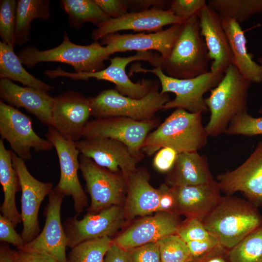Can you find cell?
<instances>
[{"label": "cell", "mask_w": 262, "mask_h": 262, "mask_svg": "<svg viewBox=\"0 0 262 262\" xmlns=\"http://www.w3.org/2000/svg\"><path fill=\"white\" fill-rule=\"evenodd\" d=\"M126 251L129 262H162L157 242L148 243Z\"/></svg>", "instance_id": "obj_40"}, {"label": "cell", "mask_w": 262, "mask_h": 262, "mask_svg": "<svg viewBox=\"0 0 262 262\" xmlns=\"http://www.w3.org/2000/svg\"><path fill=\"white\" fill-rule=\"evenodd\" d=\"M15 253L19 262H57L49 255L41 252L17 249Z\"/></svg>", "instance_id": "obj_46"}, {"label": "cell", "mask_w": 262, "mask_h": 262, "mask_svg": "<svg viewBox=\"0 0 262 262\" xmlns=\"http://www.w3.org/2000/svg\"><path fill=\"white\" fill-rule=\"evenodd\" d=\"M130 7L136 9H148L149 7L163 8L169 5L170 1L163 0H128Z\"/></svg>", "instance_id": "obj_49"}, {"label": "cell", "mask_w": 262, "mask_h": 262, "mask_svg": "<svg viewBox=\"0 0 262 262\" xmlns=\"http://www.w3.org/2000/svg\"><path fill=\"white\" fill-rule=\"evenodd\" d=\"M202 114L176 109L147 135L142 146L143 152L150 156L164 147H171L179 153L201 149L206 146L208 136Z\"/></svg>", "instance_id": "obj_3"}, {"label": "cell", "mask_w": 262, "mask_h": 262, "mask_svg": "<svg viewBox=\"0 0 262 262\" xmlns=\"http://www.w3.org/2000/svg\"><path fill=\"white\" fill-rule=\"evenodd\" d=\"M50 17V0H18L16 7V44L21 46L30 40L32 21Z\"/></svg>", "instance_id": "obj_30"}, {"label": "cell", "mask_w": 262, "mask_h": 262, "mask_svg": "<svg viewBox=\"0 0 262 262\" xmlns=\"http://www.w3.org/2000/svg\"><path fill=\"white\" fill-rule=\"evenodd\" d=\"M157 243L162 262H189L192 260L186 243L176 233L166 236Z\"/></svg>", "instance_id": "obj_35"}, {"label": "cell", "mask_w": 262, "mask_h": 262, "mask_svg": "<svg viewBox=\"0 0 262 262\" xmlns=\"http://www.w3.org/2000/svg\"><path fill=\"white\" fill-rule=\"evenodd\" d=\"M172 187L176 199L175 213L201 220L222 196L219 184L214 180L203 184Z\"/></svg>", "instance_id": "obj_24"}, {"label": "cell", "mask_w": 262, "mask_h": 262, "mask_svg": "<svg viewBox=\"0 0 262 262\" xmlns=\"http://www.w3.org/2000/svg\"><path fill=\"white\" fill-rule=\"evenodd\" d=\"M45 136L55 147L59 161L60 180L54 189L72 197L77 217L87 205L86 196L78 176L80 153L75 142L67 139L53 126H49Z\"/></svg>", "instance_id": "obj_12"}, {"label": "cell", "mask_w": 262, "mask_h": 262, "mask_svg": "<svg viewBox=\"0 0 262 262\" xmlns=\"http://www.w3.org/2000/svg\"><path fill=\"white\" fill-rule=\"evenodd\" d=\"M187 19L175 16L170 10L154 7L128 13L118 18H109L96 26L91 36L98 42L103 36L123 30L156 32L168 25L181 24Z\"/></svg>", "instance_id": "obj_17"}, {"label": "cell", "mask_w": 262, "mask_h": 262, "mask_svg": "<svg viewBox=\"0 0 262 262\" xmlns=\"http://www.w3.org/2000/svg\"><path fill=\"white\" fill-rule=\"evenodd\" d=\"M0 262H19L15 251L10 248L7 243L2 242L0 244Z\"/></svg>", "instance_id": "obj_50"}, {"label": "cell", "mask_w": 262, "mask_h": 262, "mask_svg": "<svg viewBox=\"0 0 262 262\" xmlns=\"http://www.w3.org/2000/svg\"><path fill=\"white\" fill-rule=\"evenodd\" d=\"M202 221L219 244L229 250L262 224V215L250 201L226 195Z\"/></svg>", "instance_id": "obj_1"}, {"label": "cell", "mask_w": 262, "mask_h": 262, "mask_svg": "<svg viewBox=\"0 0 262 262\" xmlns=\"http://www.w3.org/2000/svg\"><path fill=\"white\" fill-rule=\"evenodd\" d=\"M15 53L14 48L0 42V78L20 82L24 86L49 92L54 87L29 73Z\"/></svg>", "instance_id": "obj_29"}, {"label": "cell", "mask_w": 262, "mask_h": 262, "mask_svg": "<svg viewBox=\"0 0 262 262\" xmlns=\"http://www.w3.org/2000/svg\"><path fill=\"white\" fill-rule=\"evenodd\" d=\"M80 169L91 198L88 213H97L125 200L127 180L121 172L114 173L97 164L82 154L79 156Z\"/></svg>", "instance_id": "obj_9"}, {"label": "cell", "mask_w": 262, "mask_h": 262, "mask_svg": "<svg viewBox=\"0 0 262 262\" xmlns=\"http://www.w3.org/2000/svg\"><path fill=\"white\" fill-rule=\"evenodd\" d=\"M103 262H129L127 251L113 242Z\"/></svg>", "instance_id": "obj_48"}, {"label": "cell", "mask_w": 262, "mask_h": 262, "mask_svg": "<svg viewBox=\"0 0 262 262\" xmlns=\"http://www.w3.org/2000/svg\"><path fill=\"white\" fill-rule=\"evenodd\" d=\"M208 2L220 16L232 18L239 24L262 14V0H210Z\"/></svg>", "instance_id": "obj_32"}, {"label": "cell", "mask_w": 262, "mask_h": 262, "mask_svg": "<svg viewBox=\"0 0 262 262\" xmlns=\"http://www.w3.org/2000/svg\"><path fill=\"white\" fill-rule=\"evenodd\" d=\"M259 112L262 114V108ZM224 133L229 135H262V116L254 117L247 112L240 114L232 120Z\"/></svg>", "instance_id": "obj_37"}, {"label": "cell", "mask_w": 262, "mask_h": 262, "mask_svg": "<svg viewBox=\"0 0 262 262\" xmlns=\"http://www.w3.org/2000/svg\"><path fill=\"white\" fill-rule=\"evenodd\" d=\"M12 223L1 214L0 215V241L10 244L19 249L25 244V241L21 234L15 229Z\"/></svg>", "instance_id": "obj_41"}, {"label": "cell", "mask_w": 262, "mask_h": 262, "mask_svg": "<svg viewBox=\"0 0 262 262\" xmlns=\"http://www.w3.org/2000/svg\"><path fill=\"white\" fill-rule=\"evenodd\" d=\"M134 72L152 73L159 79L162 94L173 93L175 98L165 104L163 110L181 108L191 113H207L209 112L203 95L216 87L224 77V73L211 71L190 79H177L167 76L158 67L145 69L134 66Z\"/></svg>", "instance_id": "obj_7"}, {"label": "cell", "mask_w": 262, "mask_h": 262, "mask_svg": "<svg viewBox=\"0 0 262 262\" xmlns=\"http://www.w3.org/2000/svg\"><path fill=\"white\" fill-rule=\"evenodd\" d=\"M158 189L160 193L158 212H166L176 213V199L172 187L164 183L162 184Z\"/></svg>", "instance_id": "obj_45"}, {"label": "cell", "mask_w": 262, "mask_h": 262, "mask_svg": "<svg viewBox=\"0 0 262 262\" xmlns=\"http://www.w3.org/2000/svg\"><path fill=\"white\" fill-rule=\"evenodd\" d=\"M183 24L171 25L165 30L153 33L107 34L99 41L105 45L111 54L129 50L147 51L154 50L163 58L167 57L174 45L183 27Z\"/></svg>", "instance_id": "obj_20"}, {"label": "cell", "mask_w": 262, "mask_h": 262, "mask_svg": "<svg viewBox=\"0 0 262 262\" xmlns=\"http://www.w3.org/2000/svg\"><path fill=\"white\" fill-rule=\"evenodd\" d=\"M12 151L4 146L0 139V182L4 194V200L0 210L1 214L11 221L15 227L22 221L20 213L16 204V194L21 190L18 176L13 166Z\"/></svg>", "instance_id": "obj_28"}, {"label": "cell", "mask_w": 262, "mask_h": 262, "mask_svg": "<svg viewBox=\"0 0 262 262\" xmlns=\"http://www.w3.org/2000/svg\"><path fill=\"white\" fill-rule=\"evenodd\" d=\"M192 260L200 258L207 254L219 244L214 238L193 241L186 243Z\"/></svg>", "instance_id": "obj_44"}, {"label": "cell", "mask_w": 262, "mask_h": 262, "mask_svg": "<svg viewBox=\"0 0 262 262\" xmlns=\"http://www.w3.org/2000/svg\"><path fill=\"white\" fill-rule=\"evenodd\" d=\"M176 234L186 243L214 238L205 229L202 220L195 217H187L181 223Z\"/></svg>", "instance_id": "obj_38"}, {"label": "cell", "mask_w": 262, "mask_h": 262, "mask_svg": "<svg viewBox=\"0 0 262 262\" xmlns=\"http://www.w3.org/2000/svg\"><path fill=\"white\" fill-rule=\"evenodd\" d=\"M125 219L124 207L114 205L96 213H87L82 219L69 218L63 224L67 247L73 248L85 241L114 236Z\"/></svg>", "instance_id": "obj_14"}, {"label": "cell", "mask_w": 262, "mask_h": 262, "mask_svg": "<svg viewBox=\"0 0 262 262\" xmlns=\"http://www.w3.org/2000/svg\"><path fill=\"white\" fill-rule=\"evenodd\" d=\"M1 101L16 108H24L41 123L53 126L52 110L54 98L48 92L21 86L7 79H0Z\"/></svg>", "instance_id": "obj_23"}, {"label": "cell", "mask_w": 262, "mask_h": 262, "mask_svg": "<svg viewBox=\"0 0 262 262\" xmlns=\"http://www.w3.org/2000/svg\"><path fill=\"white\" fill-rule=\"evenodd\" d=\"M0 134L15 153L24 161L32 158L31 149L36 152L49 151L53 147L48 139L34 131L30 117L17 108L0 101Z\"/></svg>", "instance_id": "obj_11"}, {"label": "cell", "mask_w": 262, "mask_h": 262, "mask_svg": "<svg viewBox=\"0 0 262 262\" xmlns=\"http://www.w3.org/2000/svg\"><path fill=\"white\" fill-rule=\"evenodd\" d=\"M60 2L72 28L79 29L86 22L97 26L110 18L94 0H61Z\"/></svg>", "instance_id": "obj_31"}, {"label": "cell", "mask_w": 262, "mask_h": 262, "mask_svg": "<svg viewBox=\"0 0 262 262\" xmlns=\"http://www.w3.org/2000/svg\"><path fill=\"white\" fill-rule=\"evenodd\" d=\"M112 243L113 240L108 237L82 242L71 248L67 262H103Z\"/></svg>", "instance_id": "obj_34"}, {"label": "cell", "mask_w": 262, "mask_h": 262, "mask_svg": "<svg viewBox=\"0 0 262 262\" xmlns=\"http://www.w3.org/2000/svg\"><path fill=\"white\" fill-rule=\"evenodd\" d=\"M250 84L234 65L228 67L221 81L205 98L210 112L209 120L205 127L208 136L224 133L235 117L247 112V99Z\"/></svg>", "instance_id": "obj_4"}, {"label": "cell", "mask_w": 262, "mask_h": 262, "mask_svg": "<svg viewBox=\"0 0 262 262\" xmlns=\"http://www.w3.org/2000/svg\"><path fill=\"white\" fill-rule=\"evenodd\" d=\"M75 143L80 154L112 172H121L127 180L137 169L140 162L125 144L116 140L94 138Z\"/></svg>", "instance_id": "obj_16"}, {"label": "cell", "mask_w": 262, "mask_h": 262, "mask_svg": "<svg viewBox=\"0 0 262 262\" xmlns=\"http://www.w3.org/2000/svg\"><path fill=\"white\" fill-rule=\"evenodd\" d=\"M12 158L21 186L20 214L23 226L21 235L26 244L39 234V210L44 199L52 190L53 183L36 179L28 171L25 161L13 151Z\"/></svg>", "instance_id": "obj_13"}, {"label": "cell", "mask_w": 262, "mask_h": 262, "mask_svg": "<svg viewBox=\"0 0 262 262\" xmlns=\"http://www.w3.org/2000/svg\"><path fill=\"white\" fill-rule=\"evenodd\" d=\"M230 262H262V224L229 250Z\"/></svg>", "instance_id": "obj_33"}, {"label": "cell", "mask_w": 262, "mask_h": 262, "mask_svg": "<svg viewBox=\"0 0 262 262\" xmlns=\"http://www.w3.org/2000/svg\"><path fill=\"white\" fill-rule=\"evenodd\" d=\"M200 33L205 42L208 55L213 61L211 71L224 73L232 65L233 54L219 14L205 6L198 15Z\"/></svg>", "instance_id": "obj_22"}, {"label": "cell", "mask_w": 262, "mask_h": 262, "mask_svg": "<svg viewBox=\"0 0 262 262\" xmlns=\"http://www.w3.org/2000/svg\"><path fill=\"white\" fill-rule=\"evenodd\" d=\"M213 180L206 157L197 151H188L179 153L166 177L165 184L171 187L190 186Z\"/></svg>", "instance_id": "obj_27"}, {"label": "cell", "mask_w": 262, "mask_h": 262, "mask_svg": "<svg viewBox=\"0 0 262 262\" xmlns=\"http://www.w3.org/2000/svg\"><path fill=\"white\" fill-rule=\"evenodd\" d=\"M158 87L140 99L123 96L115 89L104 90L95 97H88L91 116L96 119L122 116L136 121L154 118L156 113L163 110L170 100L168 93L159 92Z\"/></svg>", "instance_id": "obj_6"}, {"label": "cell", "mask_w": 262, "mask_h": 262, "mask_svg": "<svg viewBox=\"0 0 262 262\" xmlns=\"http://www.w3.org/2000/svg\"><path fill=\"white\" fill-rule=\"evenodd\" d=\"M210 59L200 33L198 16L183 23L182 30L169 55L163 58L156 53L151 63L165 75L177 79L193 78L208 72Z\"/></svg>", "instance_id": "obj_2"}, {"label": "cell", "mask_w": 262, "mask_h": 262, "mask_svg": "<svg viewBox=\"0 0 262 262\" xmlns=\"http://www.w3.org/2000/svg\"><path fill=\"white\" fill-rule=\"evenodd\" d=\"M160 124L157 117L144 121L122 116L95 119L86 125L82 137L109 138L120 141L141 161L144 157L142 148L147 136Z\"/></svg>", "instance_id": "obj_10"}, {"label": "cell", "mask_w": 262, "mask_h": 262, "mask_svg": "<svg viewBox=\"0 0 262 262\" xmlns=\"http://www.w3.org/2000/svg\"><path fill=\"white\" fill-rule=\"evenodd\" d=\"M91 112L88 97L79 92H65L54 97L53 127L67 139L76 142L82 137Z\"/></svg>", "instance_id": "obj_18"}, {"label": "cell", "mask_w": 262, "mask_h": 262, "mask_svg": "<svg viewBox=\"0 0 262 262\" xmlns=\"http://www.w3.org/2000/svg\"><path fill=\"white\" fill-rule=\"evenodd\" d=\"M155 54L149 51H138L128 57H115L110 59V64L108 67L95 72H70L58 67L54 70H46L44 74L51 79L64 77L74 80L87 81L90 78H95L98 80L109 81L115 84V89L121 95L140 99L159 86V83L156 81L147 79L133 82L127 74L126 67L129 64L135 61H148L151 64Z\"/></svg>", "instance_id": "obj_8"}, {"label": "cell", "mask_w": 262, "mask_h": 262, "mask_svg": "<svg viewBox=\"0 0 262 262\" xmlns=\"http://www.w3.org/2000/svg\"><path fill=\"white\" fill-rule=\"evenodd\" d=\"M17 55L22 64L28 67L41 62H59L72 66L75 73H81L103 69L104 62L111 54L106 46L98 42L89 45L74 44L65 32L63 42L56 47L39 50L35 47L29 46L19 51Z\"/></svg>", "instance_id": "obj_5"}, {"label": "cell", "mask_w": 262, "mask_h": 262, "mask_svg": "<svg viewBox=\"0 0 262 262\" xmlns=\"http://www.w3.org/2000/svg\"><path fill=\"white\" fill-rule=\"evenodd\" d=\"M149 180L150 175L144 166L137 167L128 177L124 207L125 219L158 212L160 193L151 185Z\"/></svg>", "instance_id": "obj_25"}, {"label": "cell", "mask_w": 262, "mask_h": 262, "mask_svg": "<svg viewBox=\"0 0 262 262\" xmlns=\"http://www.w3.org/2000/svg\"><path fill=\"white\" fill-rule=\"evenodd\" d=\"M17 1H0V35L2 42L13 48L16 45Z\"/></svg>", "instance_id": "obj_36"}, {"label": "cell", "mask_w": 262, "mask_h": 262, "mask_svg": "<svg viewBox=\"0 0 262 262\" xmlns=\"http://www.w3.org/2000/svg\"><path fill=\"white\" fill-rule=\"evenodd\" d=\"M227 249L218 244L212 251L205 256L189 262H230Z\"/></svg>", "instance_id": "obj_47"}, {"label": "cell", "mask_w": 262, "mask_h": 262, "mask_svg": "<svg viewBox=\"0 0 262 262\" xmlns=\"http://www.w3.org/2000/svg\"><path fill=\"white\" fill-rule=\"evenodd\" d=\"M179 153L171 147H164L161 148L154 156L153 166L161 172H168L174 166Z\"/></svg>", "instance_id": "obj_42"}, {"label": "cell", "mask_w": 262, "mask_h": 262, "mask_svg": "<svg viewBox=\"0 0 262 262\" xmlns=\"http://www.w3.org/2000/svg\"><path fill=\"white\" fill-rule=\"evenodd\" d=\"M65 195L54 188L49 195L44 214L45 224L41 232L32 241L18 249L41 252L57 262H67L66 248L67 240L61 220V208Z\"/></svg>", "instance_id": "obj_15"}, {"label": "cell", "mask_w": 262, "mask_h": 262, "mask_svg": "<svg viewBox=\"0 0 262 262\" xmlns=\"http://www.w3.org/2000/svg\"><path fill=\"white\" fill-rule=\"evenodd\" d=\"M101 9L110 17L118 18L128 13V0H94Z\"/></svg>", "instance_id": "obj_43"}, {"label": "cell", "mask_w": 262, "mask_h": 262, "mask_svg": "<svg viewBox=\"0 0 262 262\" xmlns=\"http://www.w3.org/2000/svg\"><path fill=\"white\" fill-rule=\"evenodd\" d=\"M207 5L205 0H172L170 1L169 10L177 16L188 19L198 16Z\"/></svg>", "instance_id": "obj_39"}, {"label": "cell", "mask_w": 262, "mask_h": 262, "mask_svg": "<svg viewBox=\"0 0 262 262\" xmlns=\"http://www.w3.org/2000/svg\"><path fill=\"white\" fill-rule=\"evenodd\" d=\"M135 222L113 242L125 250L148 243L157 242L169 235L176 233L181 223L178 214L159 212Z\"/></svg>", "instance_id": "obj_21"}, {"label": "cell", "mask_w": 262, "mask_h": 262, "mask_svg": "<svg viewBox=\"0 0 262 262\" xmlns=\"http://www.w3.org/2000/svg\"><path fill=\"white\" fill-rule=\"evenodd\" d=\"M220 17L232 52V65L251 83L262 82V57L256 63L253 54L248 52L246 36L239 23L232 18Z\"/></svg>", "instance_id": "obj_26"}, {"label": "cell", "mask_w": 262, "mask_h": 262, "mask_svg": "<svg viewBox=\"0 0 262 262\" xmlns=\"http://www.w3.org/2000/svg\"><path fill=\"white\" fill-rule=\"evenodd\" d=\"M217 179L221 191L226 195L241 192L255 205L262 204V140L242 164L219 174Z\"/></svg>", "instance_id": "obj_19"}]
</instances>
